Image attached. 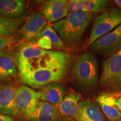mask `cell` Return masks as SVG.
I'll return each mask as SVG.
<instances>
[{"label": "cell", "instance_id": "cell-1", "mask_svg": "<svg viewBox=\"0 0 121 121\" xmlns=\"http://www.w3.org/2000/svg\"><path fill=\"white\" fill-rule=\"evenodd\" d=\"M71 63L69 53L45 50L35 44L22 45L17 53V65L22 82L34 89L60 82L67 76Z\"/></svg>", "mask_w": 121, "mask_h": 121}, {"label": "cell", "instance_id": "cell-2", "mask_svg": "<svg viewBox=\"0 0 121 121\" xmlns=\"http://www.w3.org/2000/svg\"><path fill=\"white\" fill-rule=\"evenodd\" d=\"M95 13L86 12L71 13L53 24L52 27L65 45L72 46L80 41Z\"/></svg>", "mask_w": 121, "mask_h": 121}, {"label": "cell", "instance_id": "cell-3", "mask_svg": "<svg viewBox=\"0 0 121 121\" xmlns=\"http://www.w3.org/2000/svg\"><path fill=\"white\" fill-rule=\"evenodd\" d=\"M74 77L78 84L85 90H94L98 85V63L91 52L80 56L75 67Z\"/></svg>", "mask_w": 121, "mask_h": 121}, {"label": "cell", "instance_id": "cell-4", "mask_svg": "<svg viewBox=\"0 0 121 121\" xmlns=\"http://www.w3.org/2000/svg\"><path fill=\"white\" fill-rule=\"evenodd\" d=\"M99 85L108 93H121V48L103 64Z\"/></svg>", "mask_w": 121, "mask_h": 121}, {"label": "cell", "instance_id": "cell-5", "mask_svg": "<svg viewBox=\"0 0 121 121\" xmlns=\"http://www.w3.org/2000/svg\"><path fill=\"white\" fill-rule=\"evenodd\" d=\"M121 24V10L118 7H110L98 15L94 20L87 46Z\"/></svg>", "mask_w": 121, "mask_h": 121}, {"label": "cell", "instance_id": "cell-6", "mask_svg": "<svg viewBox=\"0 0 121 121\" xmlns=\"http://www.w3.org/2000/svg\"><path fill=\"white\" fill-rule=\"evenodd\" d=\"M90 49L95 53L109 57L121 48V24L91 44Z\"/></svg>", "mask_w": 121, "mask_h": 121}, {"label": "cell", "instance_id": "cell-7", "mask_svg": "<svg viewBox=\"0 0 121 121\" xmlns=\"http://www.w3.org/2000/svg\"><path fill=\"white\" fill-rule=\"evenodd\" d=\"M39 102L38 93L34 89L22 85L16 89L15 104L18 115L26 118L34 112Z\"/></svg>", "mask_w": 121, "mask_h": 121}, {"label": "cell", "instance_id": "cell-8", "mask_svg": "<svg viewBox=\"0 0 121 121\" xmlns=\"http://www.w3.org/2000/svg\"><path fill=\"white\" fill-rule=\"evenodd\" d=\"M74 119L76 121H110L97 103L90 99L80 101Z\"/></svg>", "mask_w": 121, "mask_h": 121}, {"label": "cell", "instance_id": "cell-9", "mask_svg": "<svg viewBox=\"0 0 121 121\" xmlns=\"http://www.w3.org/2000/svg\"><path fill=\"white\" fill-rule=\"evenodd\" d=\"M42 10L47 21L53 24L66 17L69 14V1H45L42 4Z\"/></svg>", "mask_w": 121, "mask_h": 121}, {"label": "cell", "instance_id": "cell-10", "mask_svg": "<svg viewBox=\"0 0 121 121\" xmlns=\"http://www.w3.org/2000/svg\"><path fill=\"white\" fill-rule=\"evenodd\" d=\"M47 21L43 13L34 11L29 15L20 31L25 41L31 40L38 35L47 26Z\"/></svg>", "mask_w": 121, "mask_h": 121}, {"label": "cell", "instance_id": "cell-11", "mask_svg": "<svg viewBox=\"0 0 121 121\" xmlns=\"http://www.w3.org/2000/svg\"><path fill=\"white\" fill-rule=\"evenodd\" d=\"M110 1L107 0H70L69 1V12H86L95 13L108 9Z\"/></svg>", "mask_w": 121, "mask_h": 121}, {"label": "cell", "instance_id": "cell-12", "mask_svg": "<svg viewBox=\"0 0 121 121\" xmlns=\"http://www.w3.org/2000/svg\"><path fill=\"white\" fill-rule=\"evenodd\" d=\"M25 119L28 121H61V114L56 106L39 101L34 112Z\"/></svg>", "mask_w": 121, "mask_h": 121}, {"label": "cell", "instance_id": "cell-13", "mask_svg": "<svg viewBox=\"0 0 121 121\" xmlns=\"http://www.w3.org/2000/svg\"><path fill=\"white\" fill-rule=\"evenodd\" d=\"M38 93L40 100L58 107L67 94V90L61 83L53 82L45 86Z\"/></svg>", "mask_w": 121, "mask_h": 121}, {"label": "cell", "instance_id": "cell-14", "mask_svg": "<svg viewBox=\"0 0 121 121\" xmlns=\"http://www.w3.org/2000/svg\"><path fill=\"white\" fill-rule=\"evenodd\" d=\"M16 90V88L10 85L0 88V113L10 117L17 116L15 104Z\"/></svg>", "mask_w": 121, "mask_h": 121}, {"label": "cell", "instance_id": "cell-15", "mask_svg": "<svg viewBox=\"0 0 121 121\" xmlns=\"http://www.w3.org/2000/svg\"><path fill=\"white\" fill-rule=\"evenodd\" d=\"M25 2L22 0H0V16L15 19L25 13Z\"/></svg>", "mask_w": 121, "mask_h": 121}, {"label": "cell", "instance_id": "cell-16", "mask_svg": "<svg viewBox=\"0 0 121 121\" xmlns=\"http://www.w3.org/2000/svg\"><path fill=\"white\" fill-rule=\"evenodd\" d=\"M16 62L11 53L4 51L0 53V81L9 79L17 74Z\"/></svg>", "mask_w": 121, "mask_h": 121}, {"label": "cell", "instance_id": "cell-17", "mask_svg": "<svg viewBox=\"0 0 121 121\" xmlns=\"http://www.w3.org/2000/svg\"><path fill=\"white\" fill-rule=\"evenodd\" d=\"M81 95L73 91H70L65 95L58 107L60 114L69 117L75 118L80 102Z\"/></svg>", "mask_w": 121, "mask_h": 121}, {"label": "cell", "instance_id": "cell-18", "mask_svg": "<svg viewBox=\"0 0 121 121\" xmlns=\"http://www.w3.org/2000/svg\"><path fill=\"white\" fill-rule=\"evenodd\" d=\"M41 37H47L50 39L53 45V47L58 51L66 52L67 48L62 40L60 39L56 31L54 30L52 26L47 25L38 35H37L34 39H37Z\"/></svg>", "mask_w": 121, "mask_h": 121}, {"label": "cell", "instance_id": "cell-19", "mask_svg": "<svg viewBox=\"0 0 121 121\" xmlns=\"http://www.w3.org/2000/svg\"><path fill=\"white\" fill-rule=\"evenodd\" d=\"M19 23L15 19L0 16V37H9L17 31Z\"/></svg>", "mask_w": 121, "mask_h": 121}, {"label": "cell", "instance_id": "cell-20", "mask_svg": "<svg viewBox=\"0 0 121 121\" xmlns=\"http://www.w3.org/2000/svg\"><path fill=\"white\" fill-rule=\"evenodd\" d=\"M103 113L110 121H121V112L113 104L98 103Z\"/></svg>", "mask_w": 121, "mask_h": 121}, {"label": "cell", "instance_id": "cell-21", "mask_svg": "<svg viewBox=\"0 0 121 121\" xmlns=\"http://www.w3.org/2000/svg\"><path fill=\"white\" fill-rule=\"evenodd\" d=\"M35 44L39 48L45 50H51L53 45L50 39L47 37H41L39 38Z\"/></svg>", "mask_w": 121, "mask_h": 121}, {"label": "cell", "instance_id": "cell-22", "mask_svg": "<svg viewBox=\"0 0 121 121\" xmlns=\"http://www.w3.org/2000/svg\"><path fill=\"white\" fill-rule=\"evenodd\" d=\"M13 38L11 37H0V53L13 42Z\"/></svg>", "mask_w": 121, "mask_h": 121}, {"label": "cell", "instance_id": "cell-23", "mask_svg": "<svg viewBox=\"0 0 121 121\" xmlns=\"http://www.w3.org/2000/svg\"><path fill=\"white\" fill-rule=\"evenodd\" d=\"M114 96V105L121 112V93H113Z\"/></svg>", "mask_w": 121, "mask_h": 121}, {"label": "cell", "instance_id": "cell-24", "mask_svg": "<svg viewBox=\"0 0 121 121\" xmlns=\"http://www.w3.org/2000/svg\"><path fill=\"white\" fill-rule=\"evenodd\" d=\"M0 121H15V120L10 116L4 115L0 113Z\"/></svg>", "mask_w": 121, "mask_h": 121}, {"label": "cell", "instance_id": "cell-25", "mask_svg": "<svg viewBox=\"0 0 121 121\" xmlns=\"http://www.w3.org/2000/svg\"><path fill=\"white\" fill-rule=\"evenodd\" d=\"M114 2L121 10V0H115Z\"/></svg>", "mask_w": 121, "mask_h": 121}, {"label": "cell", "instance_id": "cell-26", "mask_svg": "<svg viewBox=\"0 0 121 121\" xmlns=\"http://www.w3.org/2000/svg\"><path fill=\"white\" fill-rule=\"evenodd\" d=\"M0 88H1V87H0Z\"/></svg>", "mask_w": 121, "mask_h": 121}]
</instances>
